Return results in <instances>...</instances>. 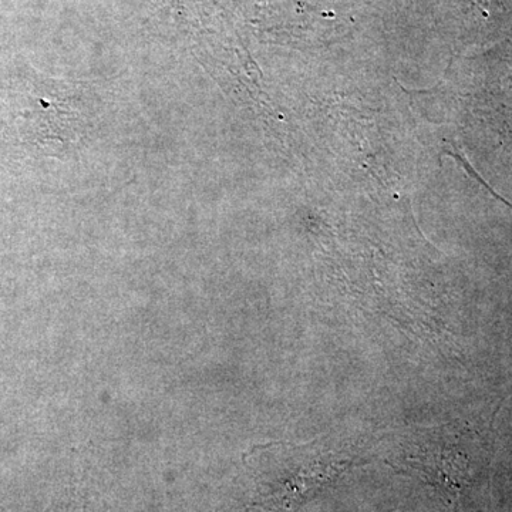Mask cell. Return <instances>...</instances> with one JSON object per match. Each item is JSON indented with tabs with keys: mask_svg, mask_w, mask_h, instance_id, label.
Wrapping results in <instances>:
<instances>
[{
	"mask_svg": "<svg viewBox=\"0 0 512 512\" xmlns=\"http://www.w3.org/2000/svg\"><path fill=\"white\" fill-rule=\"evenodd\" d=\"M259 450L268 457L256 481L258 504L268 510H296L352 464L340 448L322 440L302 446L259 447Z\"/></svg>",
	"mask_w": 512,
	"mask_h": 512,
	"instance_id": "1",
	"label": "cell"
},
{
	"mask_svg": "<svg viewBox=\"0 0 512 512\" xmlns=\"http://www.w3.org/2000/svg\"><path fill=\"white\" fill-rule=\"evenodd\" d=\"M406 436L403 444L406 463L419 471L431 485L456 495L470 477V463L457 444L460 434L441 427Z\"/></svg>",
	"mask_w": 512,
	"mask_h": 512,
	"instance_id": "2",
	"label": "cell"
}]
</instances>
